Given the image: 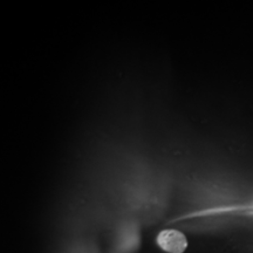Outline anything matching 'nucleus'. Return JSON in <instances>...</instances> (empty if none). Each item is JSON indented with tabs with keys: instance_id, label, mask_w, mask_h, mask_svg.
I'll return each instance as SVG.
<instances>
[{
	"instance_id": "obj_1",
	"label": "nucleus",
	"mask_w": 253,
	"mask_h": 253,
	"mask_svg": "<svg viewBox=\"0 0 253 253\" xmlns=\"http://www.w3.org/2000/svg\"><path fill=\"white\" fill-rule=\"evenodd\" d=\"M157 242L164 251L170 253H183L188 246L185 236L176 230L162 231L158 235Z\"/></svg>"
}]
</instances>
